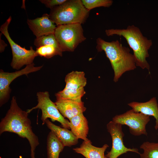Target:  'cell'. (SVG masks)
<instances>
[{"mask_svg":"<svg viewBox=\"0 0 158 158\" xmlns=\"http://www.w3.org/2000/svg\"><path fill=\"white\" fill-rule=\"evenodd\" d=\"M11 19L10 16L1 26L0 30L6 38L11 49L12 59L11 66L13 69L18 70L24 65L33 63L35 58L38 56L32 46L30 47L29 50L27 49L16 44L11 38L8 28Z\"/></svg>","mask_w":158,"mask_h":158,"instance_id":"cell-6","label":"cell"},{"mask_svg":"<svg viewBox=\"0 0 158 158\" xmlns=\"http://www.w3.org/2000/svg\"><path fill=\"white\" fill-rule=\"evenodd\" d=\"M27 23L36 38L54 34L56 27L55 23L49 18V14L47 13H44L42 17L34 19H28Z\"/></svg>","mask_w":158,"mask_h":158,"instance_id":"cell-11","label":"cell"},{"mask_svg":"<svg viewBox=\"0 0 158 158\" xmlns=\"http://www.w3.org/2000/svg\"><path fill=\"white\" fill-rule=\"evenodd\" d=\"M36 96L38 103L35 106L27 110L28 114L34 109H40L42 112L41 119L42 125L49 118L53 122L56 121L59 122L63 128L70 129V122L61 114L55 102L51 100L49 92H37Z\"/></svg>","mask_w":158,"mask_h":158,"instance_id":"cell-7","label":"cell"},{"mask_svg":"<svg viewBox=\"0 0 158 158\" xmlns=\"http://www.w3.org/2000/svg\"><path fill=\"white\" fill-rule=\"evenodd\" d=\"M2 33L1 32L0 34V53L3 52L5 49L6 47L7 46L4 41L1 38V35Z\"/></svg>","mask_w":158,"mask_h":158,"instance_id":"cell-25","label":"cell"},{"mask_svg":"<svg viewBox=\"0 0 158 158\" xmlns=\"http://www.w3.org/2000/svg\"><path fill=\"white\" fill-rule=\"evenodd\" d=\"M43 65L35 66L34 63L27 65L20 70L9 72L0 70V106L1 107L9 100L11 89L10 85L17 78L23 75H28L30 73L40 70Z\"/></svg>","mask_w":158,"mask_h":158,"instance_id":"cell-9","label":"cell"},{"mask_svg":"<svg viewBox=\"0 0 158 158\" xmlns=\"http://www.w3.org/2000/svg\"><path fill=\"white\" fill-rule=\"evenodd\" d=\"M28 114L19 107L16 97H13L10 108L0 123V134L8 132L27 139L31 147V157L35 158V150L39 142L38 137L33 131Z\"/></svg>","mask_w":158,"mask_h":158,"instance_id":"cell-1","label":"cell"},{"mask_svg":"<svg viewBox=\"0 0 158 158\" xmlns=\"http://www.w3.org/2000/svg\"><path fill=\"white\" fill-rule=\"evenodd\" d=\"M104 158H107L105 156Z\"/></svg>","mask_w":158,"mask_h":158,"instance_id":"cell-26","label":"cell"},{"mask_svg":"<svg viewBox=\"0 0 158 158\" xmlns=\"http://www.w3.org/2000/svg\"><path fill=\"white\" fill-rule=\"evenodd\" d=\"M89 11L82 0H67L50 10L49 18L57 26L69 24H83L88 17Z\"/></svg>","mask_w":158,"mask_h":158,"instance_id":"cell-4","label":"cell"},{"mask_svg":"<svg viewBox=\"0 0 158 158\" xmlns=\"http://www.w3.org/2000/svg\"><path fill=\"white\" fill-rule=\"evenodd\" d=\"M38 56L47 59L55 55L62 56V52L60 47L54 45H46L36 48L35 50Z\"/></svg>","mask_w":158,"mask_h":158,"instance_id":"cell-20","label":"cell"},{"mask_svg":"<svg viewBox=\"0 0 158 158\" xmlns=\"http://www.w3.org/2000/svg\"><path fill=\"white\" fill-rule=\"evenodd\" d=\"M47 158H59L65 146L51 131L47 135Z\"/></svg>","mask_w":158,"mask_h":158,"instance_id":"cell-18","label":"cell"},{"mask_svg":"<svg viewBox=\"0 0 158 158\" xmlns=\"http://www.w3.org/2000/svg\"><path fill=\"white\" fill-rule=\"evenodd\" d=\"M121 124L110 121L107 125V131L110 134L112 139V146L111 150L105 156L108 158H117L123 154L132 152L140 154L136 148H128L124 144L123 137L124 134Z\"/></svg>","mask_w":158,"mask_h":158,"instance_id":"cell-10","label":"cell"},{"mask_svg":"<svg viewBox=\"0 0 158 158\" xmlns=\"http://www.w3.org/2000/svg\"><path fill=\"white\" fill-rule=\"evenodd\" d=\"M85 93L84 88L75 90L64 88L56 93L55 96L56 98L81 101L82 97Z\"/></svg>","mask_w":158,"mask_h":158,"instance_id":"cell-19","label":"cell"},{"mask_svg":"<svg viewBox=\"0 0 158 158\" xmlns=\"http://www.w3.org/2000/svg\"><path fill=\"white\" fill-rule=\"evenodd\" d=\"M45 123L64 146L71 147L78 143V139L68 129L56 126L48 119L46 120Z\"/></svg>","mask_w":158,"mask_h":158,"instance_id":"cell-14","label":"cell"},{"mask_svg":"<svg viewBox=\"0 0 158 158\" xmlns=\"http://www.w3.org/2000/svg\"><path fill=\"white\" fill-rule=\"evenodd\" d=\"M67 0H40L39 1L44 4L47 8L52 9L54 7L63 4Z\"/></svg>","mask_w":158,"mask_h":158,"instance_id":"cell-24","label":"cell"},{"mask_svg":"<svg viewBox=\"0 0 158 158\" xmlns=\"http://www.w3.org/2000/svg\"><path fill=\"white\" fill-rule=\"evenodd\" d=\"M64 88L77 90L84 88L87 84L85 73L83 71H73L68 73L65 78Z\"/></svg>","mask_w":158,"mask_h":158,"instance_id":"cell-17","label":"cell"},{"mask_svg":"<svg viewBox=\"0 0 158 158\" xmlns=\"http://www.w3.org/2000/svg\"><path fill=\"white\" fill-rule=\"evenodd\" d=\"M143 150L140 158H158V142H144L140 146Z\"/></svg>","mask_w":158,"mask_h":158,"instance_id":"cell-21","label":"cell"},{"mask_svg":"<svg viewBox=\"0 0 158 158\" xmlns=\"http://www.w3.org/2000/svg\"><path fill=\"white\" fill-rule=\"evenodd\" d=\"M54 34L63 52L74 51L86 39L81 24H79L58 25Z\"/></svg>","mask_w":158,"mask_h":158,"instance_id":"cell-5","label":"cell"},{"mask_svg":"<svg viewBox=\"0 0 158 158\" xmlns=\"http://www.w3.org/2000/svg\"><path fill=\"white\" fill-rule=\"evenodd\" d=\"M34 44L37 48L49 45L60 47L54 34L44 35L36 38L34 40Z\"/></svg>","mask_w":158,"mask_h":158,"instance_id":"cell-22","label":"cell"},{"mask_svg":"<svg viewBox=\"0 0 158 158\" xmlns=\"http://www.w3.org/2000/svg\"><path fill=\"white\" fill-rule=\"evenodd\" d=\"M90 140L84 141L79 147L73 148L75 152L81 154L85 158H104V152L109 147L107 144L101 147H95L92 145Z\"/></svg>","mask_w":158,"mask_h":158,"instance_id":"cell-16","label":"cell"},{"mask_svg":"<svg viewBox=\"0 0 158 158\" xmlns=\"http://www.w3.org/2000/svg\"><path fill=\"white\" fill-rule=\"evenodd\" d=\"M105 32L108 36L117 35L123 37L133 50L136 66L149 70L150 65L146 59L149 56L148 51L152 41L144 36L138 28L132 25L125 29L106 30Z\"/></svg>","mask_w":158,"mask_h":158,"instance_id":"cell-3","label":"cell"},{"mask_svg":"<svg viewBox=\"0 0 158 158\" xmlns=\"http://www.w3.org/2000/svg\"><path fill=\"white\" fill-rule=\"evenodd\" d=\"M69 121L71 131L77 138L88 141L87 138L89 131L88 121L83 113L73 117Z\"/></svg>","mask_w":158,"mask_h":158,"instance_id":"cell-15","label":"cell"},{"mask_svg":"<svg viewBox=\"0 0 158 158\" xmlns=\"http://www.w3.org/2000/svg\"><path fill=\"white\" fill-rule=\"evenodd\" d=\"M135 112L154 117L156 120L154 128L158 129V104L156 98L153 97L144 102H133L128 104Z\"/></svg>","mask_w":158,"mask_h":158,"instance_id":"cell-13","label":"cell"},{"mask_svg":"<svg viewBox=\"0 0 158 158\" xmlns=\"http://www.w3.org/2000/svg\"><path fill=\"white\" fill-rule=\"evenodd\" d=\"M150 120L149 116L135 112L132 109L116 115L112 118V121L115 123L128 126L130 133L136 136L147 135L146 126Z\"/></svg>","mask_w":158,"mask_h":158,"instance_id":"cell-8","label":"cell"},{"mask_svg":"<svg viewBox=\"0 0 158 158\" xmlns=\"http://www.w3.org/2000/svg\"><path fill=\"white\" fill-rule=\"evenodd\" d=\"M85 7L88 11L96 7H109L112 4L111 0H82Z\"/></svg>","mask_w":158,"mask_h":158,"instance_id":"cell-23","label":"cell"},{"mask_svg":"<svg viewBox=\"0 0 158 158\" xmlns=\"http://www.w3.org/2000/svg\"><path fill=\"white\" fill-rule=\"evenodd\" d=\"M55 103L61 114L69 120L73 117L83 113L86 110L82 101H78L56 98Z\"/></svg>","mask_w":158,"mask_h":158,"instance_id":"cell-12","label":"cell"},{"mask_svg":"<svg viewBox=\"0 0 158 158\" xmlns=\"http://www.w3.org/2000/svg\"><path fill=\"white\" fill-rule=\"evenodd\" d=\"M96 43L97 50L104 51L111 63L114 82H117L125 72L136 68L134 57L129 48L123 46L118 40L108 42L98 38Z\"/></svg>","mask_w":158,"mask_h":158,"instance_id":"cell-2","label":"cell"}]
</instances>
